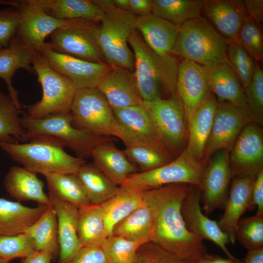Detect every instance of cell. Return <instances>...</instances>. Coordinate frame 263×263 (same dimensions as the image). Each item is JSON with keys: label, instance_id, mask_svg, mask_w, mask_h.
Here are the masks:
<instances>
[{"label": "cell", "instance_id": "6da1fadb", "mask_svg": "<svg viewBox=\"0 0 263 263\" xmlns=\"http://www.w3.org/2000/svg\"><path fill=\"white\" fill-rule=\"evenodd\" d=\"M188 185L176 184L145 190L154 221L150 242L182 260L195 262L207 253L203 240L191 233L184 221L181 205Z\"/></svg>", "mask_w": 263, "mask_h": 263}, {"label": "cell", "instance_id": "7a4b0ae2", "mask_svg": "<svg viewBox=\"0 0 263 263\" xmlns=\"http://www.w3.org/2000/svg\"><path fill=\"white\" fill-rule=\"evenodd\" d=\"M28 142L3 143L0 148L24 168L44 176L54 173L76 174L86 163L65 150L64 144L51 136L40 135Z\"/></svg>", "mask_w": 263, "mask_h": 263}, {"label": "cell", "instance_id": "3957f363", "mask_svg": "<svg viewBox=\"0 0 263 263\" xmlns=\"http://www.w3.org/2000/svg\"><path fill=\"white\" fill-rule=\"evenodd\" d=\"M134 57V74L137 88L143 100L151 101L160 97L163 87L171 96L177 94L178 64L172 56L161 57L145 42L137 30L129 38Z\"/></svg>", "mask_w": 263, "mask_h": 263}, {"label": "cell", "instance_id": "277c9868", "mask_svg": "<svg viewBox=\"0 0 263 263\" xmlns=\"http://www.w3.org/2000/svg\"><path fill=\"white\" fill-rule=\"evenodd\" d=\"M94 0L104 13L97 38L105 63L134 72V57L128 40L136 30L137 17L129 11L115 8L112 0Z\"/></svg>", "mask_w": 263, "mask_h": 263}, {"label": "cell", "instance_id": "5b68a950", "mask_svg": "<svg viewBox=\"0 0 263 263\" xmlns=\"http://www.w3.org/2000/svg\"><path fill=\"white\" fill-rule=\"evenodd\" d=\"M70 113L73 125L78 129L99 136L117 137L125 145L138 144L117 121L96 88L76 90Z\"/></svg>", "mask_w": 263, "mask_h": 263}, {"label": "cell", "instance_id": "8992f818", "mask_svg": "<svg viewBox=\"0 0 263 263\" xmlns=\"http://www.w3.org/2000/svg\"><path fill=\"white\" fill-rule=\"evenodd\" d=\"M231 40L221 36L202 17L180 26L172 54L203 66L228 63L227 49Z\"/></svg>", "mask_w": 263, "mask_h": 263}, {"label": "cell", "instance_id": "52a82bcc", "mask_svg": "<svg viewBox=\"0 0 263 263\" xmlns=\"http://www.w3.org/2000/svg\"><path fill=\"white\" fill-rule=\"evenodd\" d=\"M21 123L25 131V142L37 136H53L61 140L77 157L84 159L91 156L96 145L112 140V137L95 135L75 127L70 113H54L38 119L24 114Z\"/></svg>", "mask_w": 263, "mask_h": 263}, {"label": "cell", "instance_id": "ba28073f", "mask_svg": "<svg viewBox=\"0 0 263 263\" xmlns=\"http://www.w3.org/2000/svg\"><path fill=\"white\" fill-rule=\"evenodd\" d=\"M32 66L42 89L41 100L26 106L25 115L38 119L54 113H69L75 92L72 82L54 70L36 53Z\"/></svg>", "mask_w": 263, "mask_h": 263}, {"label": "cell", "instance_id": "9c48e42d", "mask_svg": "<svg viewBox=\"0 0 263 263\" xmlns=\"http://www.w3.org/2000/svg\"><path fill=\"white\" fill-rule=\"evenodd\" d=\"M205 165L184 150L176 159L161 167L132 174L122 185L143 191L176 184L193 185L201 189Z\"/></svg>", "mask_w": 263, "mask_h": 263}, {"label": "cell", "instance_id": "30bf717a", "mask_svg": "<svg viewBox=\"0 0 263 263\" xmlns=\"http://www.w3.org/2000/svg\"><path fill=\"white\" fill-rule=\"evenodd\" d=\"M164 145L173 156L178 155L187 145L188 127L183 106L177 94L168 99L158 97L143 100Z\"/></svg>", "mask_w": 263, "mask_h": 263}, {"label": "cell", "instance_id": "8fae6325", "mask_svg": "<svg viewBox=\"0 0 263 263\" xmlns=\"http://www.w3.org/2000/svg\"><path fill=\"white\" fill-rule=\"evenodd\" d=\"M99 24L83 19H68L51 34L49 44L54 51L94 62H104L97 36Z\"/></svg>", "mask_w": 263, "mask_h": 263}, {"label": "cell", "instance_id": "7c38bea8", "mask_svg": "<svg viewBox=\"0 0 263 263\" xmlns=\"http://www.w3.org/2000/svg\"><path fill=\"white\" fill-rule=\"evenodd\" d=\"M12 6L17 8L20 14L16 38L36 53L40 51L46 37L65 25L68 20L48 15L32 0H13Z\"/></svg>", "mask_w": 263, "mask_h": 263}, {"label": "cell", "instance_id": "4fadbf2b", "mask_svg": "<svg viewBox=\"0 0 263 263\" xmlns=\"http://www.w3.org/2000/svg\"><path fill=\"white\" fill-rule=\"evenodd\" d=\"M54 70L67 77L75 90L96 88L111 66L104 62L86 61L57 53L45 42L38 53Z\"/></svg>", "mask_w": 263, "mask_h": 263}, {"label": "cell", "instance_id": "5bb4252c", "mask_svg": "<svg viewBox=\"0 0 263 263\" xmlns=\"http://www.w3.org/2000/svg\"><path fill=\"white\" fill-rule=\"evenodd\" d=\"M250 122L244 108L226 102H218L211 131L207 143L203 161L220 150L230 151L244 127Z\"/></svg>", "mask_w": 263, "mask_h": 263}, {"label": "cell", "instance_id": "9a60e30c", "mask_svg": "<svg viewBox=\"0 0 263 263\" xmlns=\"http://www.w3.org/2000/svg\"><path fill=\"white\" fill-rule=\"evenodd\" d=\"M201 191L197 186L189 185L181 205V214L188 229L202 240H207L216 244L227 258L238 260L228 250L227 235L220 228L218 222L209 219L203 212L201 206Z\"/></svg>", "mask_w": 263, "mask_h": 263}, {"label": "cell", "instance_id": "2e32d148", "mask_svg": "<svg viewBox=\"0 0 263 263\" xmlns=\"http://www.w3.org/2000/svg\"><path fill=\"white\" fill-rule=\"evenodd\" d=\"M230 151L232 178L256 177L263 170V137L261 129L253 123H248Z\"/></svg>", "mask_w": 263, "mask_h": 263}, {"label": "cell", "instance_id": "e0dca14e", "mask_svg": "<svg viewBox=\"0 0 263 263\" xmlns=\"http://www.w3.org/2000/svg\"><path fill=\"white\" fill-rule=\"evenodd\" d=\"M232 178L229 152L225 150L217 152L205 168L202 179V209L206 215L224 208Z\"/></svg>", "mask_w": 263, "mask_h": 263}, {"label": "cell", "instance_id": "ac0fdd59", "mask_svg": "<svg viewBox=\"0 0 263 263\" xmlns=\"http://www.w3.org/2000/svg\"><path fill=\"white\" fill-rule=\"evenodd\" d=\"M176 92L188 123L194 112L211 94L204 66L183 59L178 64Z\"/></svg>", "mask_w": 263, "mask_h": 263}, {"label": "cell", "instance_id": "d6986e66", "mask_svg": "<svg viewBox=\"0 0 263 263\" xmlns=\"http://www.w3.org/2000/svg\"><path fill=\"white\" fill-rule=\"evenodd\" d=\"M96 88L112 109L142 105L134 72L119 66H111Z\"/></svg>", "mask_w": 263, "mask_h": 263}, {"label": "cell", "instance_id": "ffe728a7", "mask_svg": "<svg viewBox=\"0 0 263 263\" xmlns=\"http://www.w3.org/2000/svg\"><path fill=\"white\" fill-rule=\"evenodd\" d=\"M112 110L119 123L138 144L171 154L162 141L143 104Z\"/></svg>", "mask_w": 263, "mask_h": 263}, {"label": "cell", "instance_id": "44dd1931", "mask_svg": "<svg viewBox=\"0 0 263 263\" xmlns=\"http://www.w3.org/2000/svg\"><path fill=\"white\" fill-rule=\"evenodd\" d=\"M256 177H234L229 188L223 215L218 222L221 230L225 233L229 243L236 241L235 231L243 214L252 210L251 194Z\"/></svg>", "mask_w": 263, "mask_h": 263}, {"label": "cell", "instance_id": "7402d4cb", "mask_svg": "<svg viewBox=\"0 0 263 263\" xmlns=\"http://www.w3.org/2000/svg\"><path fill=\"white\" fill-rule=\"evenodd\" d=\"M57 222L58 263H66L81 248L77 234L78 208L49 192Z\"/></svg>", "mask_w": 263, "mask_h": 263}, {"label": "cell", "instance_id": "603a6c76", "mask_svg": "<svg viewBox=\"0 0 263 263\" xmlns=\"http://www.w3.org/2000/svg\"><path fill=\"white\" fill-rule=\"evenodd\" d=\"M203 11L215 30L230 40H236L248 16L243 0H207Z\"/></svg>", "mask_w": 263, "mask_h": 263}, {"label": "cell", "instance_id": "cb8c5ba5", "mask_svg": "<svg viewBox=\"0 0 263 263\" xmlns=\"http://www.w3.org/2000/svg\"><path fill=\"white\" fill-rule=\"evenodd\" d=\"M136 27L145 42L155 54L162 57L171 56L180 26L151 14L137 17Z\"/></svg>", "mask_w": 263, "mask_h": 263}, {"label": "cell", "instance_id": "d4e9b609", "mask_svg": "<svg viewBox=\"0 0 263 263\" xmlns=\"http://www.w3.org/2000/svg\"><path fill=\"white\" fill-rule=\"evenodd\" d=\"M91 156L94 164L113 184L121 186L132 174L137 172L136 165L130 161L112 142L107 141L96 145Z\"/></svg>", "mask_w": 263, "mask_h": 263}, {"label": "cell", "instance_id": "484cf974", "mask_svg": "<svg viewBox=\"0 0 263 263\" xmlns=\"http://www.w3.org/2000/svg\"><path fill=\"white\" fill-rule=\"evenodd\" d=\"M6 191L18 202L32 201L39 206H49L51 202L44 191V183L37 174L16 166L11 167L4 177Z\"/></svg>", "mask_w": 263, "mask_h": 263}, {"label": "cell", "instance_id": "4316f807", "mask_svg": "<svg viewBox=\"0 0 263 263\" xmlns=\"http://www.w3.org/2000/svg\"><path fill=\"white\" fill-rule=\"evenodd\" d=\"M204 66L209 90L217 97V101L228 102L247 111L244 90L229 64L223 63Z\"/></svg>", "mask_w": 263, "mask_h": 263}, {"label": "cell", "instance_id": "83f0119b", "mask_svg": "<svg viewBox=\"0 0 263 263\" xmlns=\"http://www.w3.org/2000/svg\"><path fill=\"white\" fill-rule=\"evenodd\" d=\"M217 105L215 97L211 94L196 110L188 123V136L185 150L198 160L203 161Z\"/></svg>", "mask_w": 263, "mask_h": 263}, {"label": "cell", "instance_id": "f1b7e54d", "mask_svg": "<svg viewBox=\"0 0 263 263\" xmlns=\"http://www.w3.org/2000/svg\"><path fill=\"white\" fill-rule=\"evenodd\" d=\"M36 53L23 45L16 37L7 47L0 49V78L7 85L8 95L20 110L22 105L19 101L18 92L13 86L12 77L20 69L35 74L32 60Z\"/></svg>", "mask_w": 263, "mask_h": 263}, {"label": "cell", "instance_id": "f546056e", "mask_svg": "<svg viewBox=\"0 0 263 263\" xmlns=\"http://www.w3.org/2000/svg\"><path fill=\"white\" fill-rule=\"evenodd\" d=\"M48 206L30 207L0 198V235L24 233L45 211Z\"/></svg>", "mask_w": 263, "mask_h": 263}, {"label": "cell", "instance_id": "4dcf8cb0", "mask_svg": "<svg viewBox=\"0 0 263 263\" xmlns=\"http://www.w3.org/2000/svg\"><path fill=\"white\" fill-rule=\"evenodd\" d=\"M48 15L59 19H83L100 22L103 10L94 0H32Z\"/></svg>", "mask_w": 263, "mask_h": 263}, {"label": "cell", "instance_id": "1f68e13d", "mask_svg": "<svg viewBox=\"0 0 263 263\" xmlns=\"http://www.w3.org/2000/svg\"><path fill=\"white\" fill-rule=\"evenodd\" d=\"M144 191L122 185L112 198L101 205L109 236L119 222L145 203Z\"/></svg>", "mask_w": 263, "mask_h": 263}, {"label": "cell", "instance_id": "d6a6232c", "mask_svg": "<svg viewBox=\"0 0 263 263\" xmlns=\"http://www.w3.org/2000/svg\"><path fill=\"white\" fill-rule=\"evenodd\" d=\"M77 234L81 247L101 246L109 237L101 205L90 203L78 208Z\"/></svg>", "mask_w": 263, "mask_h": 263}, {"label": "cell", "instance_id": "836d02e7", "mask_svg": "<svg viewBox=\"0 0 263 263\" xmlns=\"http://www.w3.org/2000/svg\"><path fill=\"white\" fill-rule=\"evenodd\" d=\"M24 233L29 238L34 250L48 251L54 259L59 255L57 218L52 205Z\"/></svg>", "mask_w": 263, "mask_h": 263}, {"label": "cell", "instance_id": "e575fe53", "mask_svg": "<svg viewBox=\"0 0 263 263\" xmlns=\"http://www.w3.org/2000/svg\"><path fill=\"white\" fill-rule=\"evenodd\" d=\"M153 208L145 203L119 222L113 228L112 235L144 244L150 242L153 228Z\"/></svg>", "mask_w": 263, "mask_h": 263}, {"label": "cell", "instance_id": "d590c367", "mask_svg": "<svg viewBox=\"0 0 263 263\" xmlns=\"http://www.w3.org/2000/svg\"><path fill=\"white\" fill-rule=\"evenodd\" d=\"M92 204L102 205L118 192L119 186L113 184L94 164L85 163L76 174Z\"/></svg>", "mask_w": 263, "mask_h": 263}, {"label": "cell", "instance_id": "8d00e7d4", "mask_svg": "<svg viewBox=\"0 0 263 263\" xmlns=\"http://www.w3.org/2000/svg\"><path fill=\"white\" fill-rule=\"evenodd\" d=\"M207 0H152L151 14L180 26L200 17Z\"/></svg>", "mask_w": 263, "mask_h": 263}, {"label": "cell", "instance_id": "74e56055", "mask_svg": "<svg viewBox=\"0 0 263 263\" xmlns=\"http://www.w3.org/2000/svg\"><path fill=\"white\" fill-rule=\"evenodd\" d=\"M49 192L79 208L91 203L76 174L54 173L44 175Z\"/></svg>", "mask_w": 263, "mask_h": 263}, {"label": "cell", "instance_id": "f35d334b", "mask_svg": "<svg viewBox=\"0 0 263 263\" xmlns=\"http://www.w3.org/2000/svg\"><path fill=\"white\" fill-rule=\"evenodd\" d=\"M19 109L8 95L0 90V144L25 142V131Z\"/></svg>", "mask_w": 263, "mask_h": 263}, {"label": "cell", "instance_id": "ab89813d", "mask_svg": "<svg viewBox=\"0 0 263 263\" xmlns=\"http://www.w3.org/2000/svg\"><path fill=\"white\" fill-rule=\"evenodd\" d=\"M125 154L141 171L147 172L161 167L172 160L173 156L155 148L140 144L125 145Z\"/></svg>", "mask_w": 263, "mask_h": 263}, {"label": "cell", "instance_id": "60d3db41", "mask_svg": "<svg viewBox=\"0 0 263 263\" xmlns=\"http://www.w3.org/2000/svg\"><path fill=\"white\" fill-rule=\"evenodd\" d=\"M230 66L238 77L244 90L250 84L254 74L256 62L236 40H231L227 49Z\"/></svg>", "mask_w": 263, "mask_h": 263}, {"label": "cell", "instance_id": "b9f144b4", "mask_svg": "<svg viewBox=\"0 0 263 263\" xmlns=\"http://www.w3.org/2000/svg\"><path fill=\"white\" fill-rule=\"evenodd\" d=\"M142 244L122 237L111 235L101 246L108 263H135L137 251Z\"/></svg>", "mask_w": 263, "mask_h": 263}, {"label": "cell", "instance_id": "7bdbcfd3", "mask_svg": "<svg viewBox=\"0 0 263 263\" xmlns=\"http://www.w3.org/2000/svg\"><path fill=\"white\" fill-rule=\"evenodd\" d=\"M235 238L247 250L263 248V216L241 218L236 231Z\"/></svg>", "mask_w": 263, "mask_h": 263}, {"label": "cell", "instance_id": "ee69618b", "mask_svg": "<svg viewBox=\"0 0 263 263\" xmlns=\"http://www.w3.org/2000/svg\"><path fill=\"white\" fill-rule=\"evenodd\" d=\"M254 59L263 60V36L261 26L249 16L245 19L236 40Z\"/></svg>", "mask_w": 263, "mask_h": 263}, {"label": "cell", "instance_id": "f6af8a7d", "mask_svg": "<svg viewBox=\"0 0 263 263\" xmlns=\"http://www.w3.org/2000/svg\"><path fill=\"white\" fill-rule=\"evenodd\" d=\"M244 91L250 122L261 125L263 119V71L257 63L252 79Z\"/></svg>", "mask_w": 263, "mask_h": 263}, {"label": "cell", "instance_id": "bcb514c9", "mask_svg": "<svg viewBox=\"0 0 263 263\" xmlns=\"http://www.w3.org/2000/svg\"><path fill=\"white\" fill-rule=\"evenodd\" d=\"M34 250L31 242L25 233L15 235H0V258L11 261L23 258Z\"/></svg>", "mask_w": 263, "mask_h": 263}, {"label": "cell", "instance_id": "7dc6e473", "mask_svg": "<svg viewBox=\"0 0 263 263\" xmlns=\"http://www.w3.org/2000/svg\"><path fill=\"white\" fill-rule=\"evenodd\" d=\"M194 262L178 258L152 242L143 244L139 247L135 260V263H194Z\"/></svg>", "mask_w": 263, "mask_h": 263}, {"label": "cell", "instance_id": "c3c4849f", "mask_svg": "<svg viewBox=\"0 0 263 263\" xmlns=\"http://www.w3.org/2000/svg\"><path fill=\"white\" fill-rule=\"evenodd\" d=\"M20 18L14 7L0 9V49L7 47L16 37Z\"/></svg>", "mask_w": 263, "mask_h": 263}, {"label": "cell", "instance_id": "681fc988", "mask_svg": "<svg viewBox=\"0 0 263 263\" xmlns=\"http://www.w3.org/2000/svg\"><path fill=\"white\" fill-rule=\"evenodd\" d=\"M66 263H108L101 246H86Z\"/></svg>", "mask_w": 263, "mask_h": 263}, {"label": "cell", "instance_id": "f907efd6", "mask_svg": "<svg viewBox=\"0 0 263 263\" xmlns=\"http://www.w3.org/2000/svg\"><path fill=\"white\" fill-rule=\"evenodd\" d=\"M251 209L257 208L256 214L263 216V169L256 175L251 194Z\"/></svg>", "mask_w": 263, "mask_h": 263}, {"label": "cell", "instance_id": "816d5d0a", "mask_svg": "<svg viewBox=\"0 0 263 263\" xmlns=\"http://www.w3.org/2000/svg\"><path fill=\"white\" fill-rule=\"evenodd\" d=\"M248 15L262 27L263 22V0H243Z\"/></svg>", "mask_w": 263, "mask_h": 263}, {"label": "cell", "instance_id": "f5cc1de1", "mask_svg": "<svg viewBox=\"0 0 263 263\" xmlns=\"http://www.w3.org/2000/svg\"><path fill=\"white\" fill-rule=\"evenodd\" d=\"M152 0H130L129 12L136 17L151 14Z\"/></svg>", "mask_w": 263, "mask_h": 263}, {"label": "cell", "instance_id": "db71d44e", "mask_svg": "<svg viewBox=\"0 0 263 263\" xmlns=\"http://www.w3.org/2000/svg\"><path fill=\"white\" fill-rule=\"evenodd\" d=\"M54 259L48 251H33L27 256L21 258V263H51Z\"/></svg>", "mask_w": 263, "mask_h": 263}, {"label": "cell", "instance_id": "11a10c76", "mask_svg": "<svg viewBox=\"0 0 263 263\" xmlns=\"http://www.w3.org/2000/svg\"><path fill=\"white\" fill-rule=\"evenodd\" d=\"M242 263H263V248L248 250Z\"/></svg>", "mask_w": 263, "mask_h": 263}, {"label": "cell", "instance_id": "9f6ffc18", "mask_svg": "<svg viewBox=\"0 0 263 263\" xmlns=\"http://www.w3.org/2000/svg\"><path fill=\"white\" fill-rule=\"evenodd\" d=\"M211 263H242L240 260H233L230 258H224L218 255L210 254Z\"/></svg>", "mask_w": 263, "mask_h": 263}, {"label": "cell", "instance_id": "6f0895ef", "mask_svg": "<svg viewBox=\"0 0 263 263\" xmlns=\"http://www.w3.org/2000/svg\"><path fill=\"white\" fill-rule=\"evenodd\" d=\"M114 6L120 10L129 11L130 0H112Z\"/></svg>", "mask_w": 263, "mask_h": 263}, {"label": "cell", "instance_id": "680465c9", "mask_svg": "<svg viewBox=\"0 0 263 263\" xmlns=\"http://www.w3.org/2000/svg\"><path fill=\"white\" fill-rule=\"evenodd\" d=\"M194 263H211L210 254L206 253Z\"/></svg>", "mask_w": 263, "mask_h": 263}, {"label": "cell", "instance_id": "91938a15", "mask_svg": "<svg viewBox=\"0 0 263 263\" xmlns=\"http://www.w3.org/2000/svg\"><path fill=\"white\" fill-rule=\"evenodd\" d=\"M1 4L8 5L9 6H11L12 4V1L11 0H0V4Z\"/></svg>", "mask_w": 263, "mask_h": 263}, {"label": "cell", "instance_id": "94428289", "mask_svg": "<svg viewBox=\"0 0 263 263\" xmlns=\"http://www.w3.org/2000/svg\"><path fill=\"white\" fill-rule=\"evenodd\" d=\"M10 261L0 258V263H10Z\"/></svg>", "mask_w": 263, "mask_h": 263}]
</instances>
